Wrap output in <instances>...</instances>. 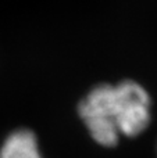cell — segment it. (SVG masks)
<instances>
[{"mask_svg": "<svg viewBox=\"0 0 157 158\" xmlns=\"http://www.w3.org/2000/svg\"><path fill=\"white\" fill-rule=\"evenodd\" d=\"M91 136L100 146L114 147L120 135L134 137L150 123V97L139 83L97 85L78 106Z\"/></svg>", "mask_w": 157, "mask_h": 158, "instance_id": "obj_1", "label": "cell"}, {"mask_svg": "<svg viewBox=\"0 0 157 158\" xmlns=\"http://www.w3.org/2000/svg\"><path fill=\"white\" fill-rule=\"evenodd\" d=\"M0 158H42L35 133L28 129L10 133L2 146Z\"/></svg>", "mask_w": 157, "mask_h": 158, "instance_id": "obj_2", "label": "cell"}]
</instances>
